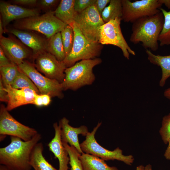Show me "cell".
Returning <instances> with one entry per match:
<instances>
[{"instance_id":"cell-38","label":"cell","mask_w":170,"mask_h":170,"mask_svg":"<svg viewBox=\"0 0 170 170\" xmlns=\"http://www.w3.org/2000/svg\"><path fill=\"white\" fill-rule=\"evenodd\" d=\"M43 106H46L49 105L51 102V97L47 94H41Z\"/></svg>"},{"instance_id":"cell-39","label":"cell","mask_w":170,"mask_h":170,"mask_svg":"<svg viewBox=\"0 0 170 170\" xmlns=\"http://www.w3.org/2000/svg\"><path fill=\"white\" fill-rule=\"evenodd\" d=\"M168 145L165 151L164 156L165 158L170 160V138L168 140Z\"/></svg>"},{"instance_id":"cell-24","label":"cell","mask_w":170,"mask_h":170,"mask_svg":"<svg viewBox=\"0 0 170 170\" xmlns=\"http://www.w3.org/2000/svg\"><path fill=\"white\" fill-rule=\"evenodd\" d=\"M122 0H110L109 5L102 12L101 16L105 23L116 18H122Z\"/></svg>"},{"instance_id":"cell-2","label":"cell","mask_w":170,"mask_h":170,"mask_svg":"<svg viewBox=\"0 0 170 170\" xmlns=\"http://www.w3.org/2000/svg\"><path fill=\"white\" fill-rule=\"evenodd\" d=\"M161 11L152 16L140 18L133 23L130 41L134 44L140 42L146 49L156 51L158 48V38L164 23Z\"/></svg>"},{"instance_id":"cell-19","label":"cell","mask_w":170,"mask_h":170,"mask_svg":"<svg viewBox=\"0 0 170 170\" xmlns=\"http://www.w3.org/2000/svg\"><path fill=\"white\" fill-rule=\"evenodd\" d=\"M147 58L154 65L160 66L162 71V76L159 85L163 87L167 79L170 77V55L162 56L153 54L150 50L146 49Z\"/></svg>"},{"instance_id":"cell-44","label":"cell","mask_w":170,"mask_h":170,"mask_svg":"<svg viewBox=\"0 0 170 170\" xmlns=\"http://www.w3.org/2000/svg\"><path fill=\"white\" fill-rule=\"evenodd\" d=\"M0 170H10L4 165H0Z\"/></svg>"},{"instance_id":"cell-25","label":"cell","mask_w":170,"mask_h":170,"mask_svg":"<svg viewBox=\"0 0 170 170\" xmlns=\"http://www.w3.org/2000/svg\"><path fill=\"white\" fill-rule=\"evenodd\" d=\"M20 71L15 64L0 67V78L5 87L11 85Z\"/></svg>"},{"instance_id":"cell-21","label":"cell","mask_w":170,"mask_h":170,"mask_svg":"<svg viewBox=\"0 0 170 170\" xmlns=\"http://www.w3.org/2000/svg\"><path fill=\"white\" fill-rule=\"evenodd\" d=\"M83 170H118L115 167H110L105 161L96 156L83 153L79 157Z\"/></svg>"},{"instance_id":"cell-36","label":"cell","mask_w":170,"mask_h":170,"mask_svg":"<svg viewBox=\"0 0 170 170\" xmlns=\"http://www.w3.org/2000/svg\"><path fill=\"white\" fill-rule=\"evenodd\" d=\"M13 63L7 57L0 47V67L10 65Z\"/></svg>"},{"instance_id":"cell-42","label":"cell","mask_w":170,"mask_h":170,"mask_svg":"<svg viewBox=\"0 0 170 170\" xmlns=\"http://www.w3.org/2000/svg\"><path fill=\"white\" fill-rule=\"evenodd\" d=\"M164 95L166 98L170 100V88L165 90Z\"/></svg>"},{"instance_id":"cell-30","label":"cell","mask_w":170,"mask_h":170,"mask_svg":"<svg viewBox=\"0 0 170 170\" xmlns=\"http://www.w3.org/2000/svg\"><path fill=\"white\" fill-rule=\"evenodd\" d=\"M162 123L159 133L164 143L167 144L170 138V113L163 117Z\"/></svg>"},{"instance_id":"cell-13","label":"cell","mask_w":170,"mask_h":170,"mask_svg":"<svg viewBox=\"0 0 170 170\" xmlns=\"http://www.w3.org/2000/svg\"><path fill=\"white\" fill-rule=\"evenodd\" d=\"M5 32L14 35L26 46L29 47L32 52L34 60L39 54L48 52V39L33 32L21 30L14 28H6Z\"/></svg>"},{"instance_id":"cell-18","label":"cell","mask_w":170,"mask_h":170,"mask_svg":"<svg viewBox=\"0 0 170 170\" xmlns=\"http://www.w3.org/2000/svg\"><path fill=\"white\" fill-rule=\"evenodd\" d=\"M53 127L55 135L48 144L49 149L58 160V170H68V164L70 158L68 152L63 145L61 141L60 126L59 124L55 122L53 124Z\"/></svg>"},{"instance_id":"cell-17","label":"cell","mask_w":170,"mask_h":170,"mask_svg":"<svg viewBox=\"0 0 170 170\" xmlns=\"http://www.w3.org/2000/svg\"><path fill=\"white\" fill-rule=\"evenodd\" d=\"M5 87L8 94V101L6 108L8 111L23 105L34 104L35 96L38 94L28 88L16 89L10 85Z\"/></svg>"},{"instance_id":"cell-12","label":"cell","mask_w":170,"mask_h":170,"mask_svg":"<svg viewBox=\"0 0 170 170\" xmlns=\"http://www.w3.org/2000/svg\"><path fill=\"white\" fill-rule=\"evenodd\" d=\"M34 60L35 67L45 76L61 83L63 81L65 77V71L66 68L64 61L58 60L48 52L39 54Z\"/></svg>"},{"instance_id":"cell-32","label":"cell","mask_w":170,"mask_h":170,"mask_svg":"<svg viewBox=\"0 0 170 170\" xmlns=\"http://www.w3.org/2000/svg\"><path fill=\"white\" fill-rule=\"evenodd\" d=\"M96 0H74V9L76 12L81 13L94 5Z\"/></svg>"},{"instance_id":"cell-37","label":"cell","mask_w":170,"mask_h":170,"mask_svg":"<svg viewBox=\"0 0 170 170\" xmlns=\"http://www.w3.org/2000/svg\"><path fill=\"white\" fill-rule=\"evenodd\" d=\"M34 105L38 106H43L41 94H37L35 98Z\"/></svg>"},{"instance_id":"cell-20","label":"cell","mask_w":170,"mask_h":170,"mask_svg":"<svg viewBox=\"0 0 170 170\" xmlns=\"http://www.w3.org/2000/svg\"><path fill=\"white\" fill-rule=\"evenodd\" d=\"M74 0H60L54 14L66 25H70L74 22L76 12L74 9Z\"/></svg>"},{"instance_id":"cell-33","label":"cell","mask_w":170,"mask_h":170,"mask_svg":"<svg viewBox=\"0 0 170 170\" xmlns=\"http://www.w3.org/2000/svg\"><path fill=\"white\" fill-rule=\"evenodd\" d=\"M38 0H13L11 2L12 4L19 6L35 7L37 6Z\"/></svg>"},{"instance_id":"cell-3","label":"cell","mask_w":170,"mask_h":170,"mask_svg":"<svg viewBox=\"0 0 170 170\" xmlns=\"http://www.w3.org/2000/svg\"><path fill=\"white\" fill-rule=\"evenodd\" d=\"M102 62L99 58L83 60L66 68L65 79L61 83L63 90L76 91L85 86L92 84L95 80L93 69Z\"/></svg>"},{"instance_id":"cell-7","label":"cell","mask_w":170,"mask_h":170,"mask_svg":"<svg viewBox=\"0 0 170 170\" xmlns=\"http://www.w3.org/2000/svg\"><path fill=\"white\" fill-rule=\"evenodd\" d=\"M18 66L19 70L33 82L40 94H47L51 97L63 98V90L61 83L42 75L36 69L34 64L27 60H24Z\"/></svg>"},{"instance_id":"cell-5","label":"cell","mask_w":170,"mask_h":170,"mask_svg":"<svg viewBox=\"0 0 170 170\" xmlns=\"http://www.w3.org/2000/svg\"><path fill=\"white\" fill-rule=\"evenodd\" d=\"M13 25L16 29L35 31L48 39L61 32L66 25L55 17L54 11L16 20Z\"/></svg>"},{"instance_id":"cell-8","label":"cell","mask_w":170,"mask_h":170,"mask_svg":"<svg viewBox=\"0 0 170 170\" xmlns=\"http://www.w3.org/2000/svg\"><path fill=\"white\" fill-rule=\"evenodd\" d=\"M121 18H116L105 23L100 28L99 42L102 45L110 44L120 48L124 56L128 60L129 54L135 53L128 45L122 34L120 27Z\"/></svg>"},{"instance_id":"cell-10","label":"cell","mask_w":170,"mask_h":170,"mask_svg":"<svg viewBox=\"0 0 170 170\" xmlns=\"http://www.w3.org/2000/svg\"><path fill=\"white\" fill-rule=\"evenodd\" d=\"M122 20L133 23L137 20L154 15L161 11L162 5L160 0H140L132 2L122 0Z\"/></svg>"},{"instance_id":"cell-6","label":"cell","mask_w":170,"mask_h":170,"mask_svg":"<svg viewBox=\"0 0 170 170\" xmlns=\"http://www.w3.org/2000/svg\"><path fill=\"white\" fill-rule=\"evenodd\" d=\"M101 124V122H98L93 131L88 133L86 136L85 139L80 144L82 151L85 153L99 157L105 161L117 160L123 162L128 165H131L134 161L133 156L123 155L122 150L119 147L113 151L108 150L98 143L95 135Z\"/></svg>"},{"instance_id":"cell-4","label":"cell","mask_w":170,"mask_h":170,"mask_svg":"<svg viewBox=\"0 0 170 170\" xmlns=\"http://www.w3.org/2000/svg\"><path fill=\"white\" fill-rule=\"evenodd\" d=\"M69 25L74 31V40L71 52L63 61L66 68L72 66L79 60L98 58L101 54L103 45L88 40L75 22Z\"/></svg>"},{"instance_id":"cell-1","label":"cell","mask_w":170,"mask_h":170,"mask_svg":"<svg viewBox=\"0 0 170 170\" xmlns=\"http://www.w3.org/2000/svg\"><path fill=\"white\" fill-rule=\"evenodd\" d=\"M41 139L42 136L38 133L28 141L10 136V144L0 148V165L5 166L10 170H31V152Z\"/></svg>"},{"instance_id":"cell-43","label":"cell","mask_w":170,"mask_h":170,"mask_svg":"<svg viewBox=\"0 0 170 170\" xmlns=\"http://www.w3.org/2000/svg\"><path fill=\"white\" fill-rule=\"evenodd\" d=\"M136 170H145L144 167L142 165H140L138 166Z\"/></svg>"},{"instance_id":"cell-27","label":"cell","mask_w":170,"mask_h":170,"mask_svg":"<svg viewBox=\"0 0 170 170\" xmlns=\"http://www.w3.org/2000/svg\"><path fill=\"white\" fill-rule=\"evenodd\" d=\"M11 86L16 89L30 88L40 94L37 88L31 79L20 70Z\"/></svg>"},{"instance_id":"cell-23","label":"cell","mask_w":170,"mask_h":170,"mask_svg":"<svg viewBox=\"0 0 170 170\" xmlns=\"http://www.w3.org/2000/svg\"><path fill=\"white\" fill-rule=\"evenodd\" d=\"M48 52L60 61H63L65 59L66 56L60 32L55 34L48 39Z\"/></svg>"},{"instance_id":"cell-22","label":"cell","mask_w":170,"mask_h":170,"mask_svg":"<svg viewBox=\"0 0 170 170\" xmlns=\"http://www.w3.org/2000/svg\"><path fill=\"white\" fill-rule=\"evenodd\" d=\"M44 148L41 142H38L34 147L31 155L30 163L34 170H58L49 163L44 157Z\"/></svg>"},{"instance_id":"cell-16","label":"cell","mask_w":170,"mask_h":170,"mask_svg":"<svg viewBox=\"0 0 170 170\" xmlns=\"http://www.w3.org/2000/svg\"><path fill=\"white\" fill-rule=\"evenodd\" d=\"M69 120L66 117L62 118L59 124L61 127V137L62 142L66 143L74 147L81 154L84 153L79 144L78 135L86 136L89 133L87 127L82 125L77 128L72 127L69 124Z\"/></svg>"},{"instance_id":"cell-11","label":"cell","mask_w":170,"mask_h":170,"mask_svg":"<svg viewBox=\"0 0 170 170\" xmlns=\"http://www.w3.org/2000/svg\"><path fill=\"white\" fill-rule=\"evenodd\" d=\"M3 105L0 109V134L9 135L24 141L32 139L38 133L34 128L26 126L15 119Z\"/></svg>"},{"instance_id":"cell-31","label":"cell","mask_w":170,"mask_h":170,"mask_svg":"<svg viewBox=\"0 0 170 170\" xmlns=\"http://www.w3.org/2000/svg\"><path fill=\"white\" fill-rule=\"evenodd\" d=\"M60 1L58 0H38L37 7L40 10L45 11L46 13L54 12L57 8Z\"/></svg>"},{"instance_id":"cell-41","label":"cell","mask_w":170,"mask_h":170,"mask_svg":"<svg viewBox=\"0 0 170 170\" xmlns=\"http://www.w3.org/2000/svg\"><path fill=\"white\" fill-rule=\"evenodd\" d=\"M5 33L4 29L3 24L1 19H0V38L3 36V34Z\"/></svg>"},{"instance_id":"cell-34","label":"cell","mask_w":170,"mask_h":170,"mask_svg":"<svg viewBox=\"0 0 170 170\" xmlns=\"http://www.w3.org/2000/svg\"><path fill=\"white\" fill-rule=\"evenodd\" d=\"M110 1V0H96L94 5L101 16L106 5Z\"/></svg>"},{"instance_id":"cell-29","label":"cell","mask_w":170,"mask_h":170,"mask_svg":"<svg viewBox=\"0 0 170 170\" xmlns=\"http://www.w3.org/2000/svg\"><path fill=\"white\" fill-rule=\"evenodd\" d=\"M65 148L67 151L70 158L69 164L71 170H83L79 157L81 155L73 146L68 144L62 142Z\"/></svg>"},{"instance_id":"cell-15","label":"cell","mask_w":170,"mask_h":170,"mask_svg":"<svg viewBox=\"0 0 170 170\" xmlns=\"http://www.w3.org/2000/svg\"><path fill=\"white\" fill-rule=\"evenodd\" d=\"M40 11L37 8H27L3 1L0 2L1 19L4 30L11 21L39 15Z\"/></svg>"},{"instance_id":"cell-40","label":"cell","mask_w":170,"mask_h":170,"mask_svg":"<svg viewBox=\"0 0 170 170\" xmlns=\"http://www.w3.org/2000/svg\"><path fill=\"white\" fill-rule=\"evenodd\" d=\"M160 3L164 4L168 9H170V0H160Z\"/></svg>"},{"instance_id":"cell-45","label":"cell","mask_w":170,"mask_h":170,"mask_svg":"<svg viewBox=\"0 0 170 170\" xmlns=\"http://www.w3.org/2000/svg\"><path fill=\"white\" fill-rule=\"evenodd\" d=\"M145 170H152V166L150 164L147 165L144 167Z\"/></svg>"},{"instance_id":"cell-9","label":"cell","mask_w":170,"mask_h":170,"mask_svg":"<svg viewBox=\"0 0 170 170\" xmlns=\"http://www.w3.org/2000/svg\"><path fill=\"white\" fill-rule=\"evenodd\" d=\"M74 21L88 40L99 42L100 28L105 23L94 5L81 13L76 12Z\"/></svg>"},{"instance_id":"cell-35","label":"cell","mask_w":170,"mask_h":170,"mask_svg":"<svg viewBox=\"0 0 170 170\" xmlns=\"http://www.w3.org/2000/svg\"><path fill=\"white\" fill-rule=\"evenodd\" d=\"M0 100L1 101L8 102V93L3 83L1 78L0 79Z\"/></svg>"},{"instance_id":"cell-14","label":"cell","mask_w":170,"mask_h":170,"mask_svg":"<svg viewBox=\"0 0 170 170\" xmlns=\"http://www.w3.org/2000/svg\"><path fill=\"white\" fill-rule=\"evenodd\" d=\"M0 47L9 59L18 65L28 58L32 57V52L21 42L11 36L0 38Z\"/></svg>"},{"instance_id":"cell-26","label":"cell","mask_w":170,"mask_h":170,"mask_svg":"<svg viewBox=\"0 0 170 170\" xmlns=\"http://www.w3.org/2000/svg\"><path fill=\"white\" fill-rule=\"evenodd\" d=\"M164 17V23L162 31L158 38L160 46L170 45V11L163 8L159 9Z\"/></svg>"},{"instance_id":"cell-28","label":"cell","mask_w":170,"mask_h":170,"mask_svg":"<svg viewBox=\"0 0 170 170\" xmlns=\"http://www.w3.org/2000/svg\"><path fill=\"white\" fill-rule=\"evenodd\" d=\"M66 57L71 52L74 40V32L72 27L66 25L60 32Z\"/></svg>"}]
</instances>
